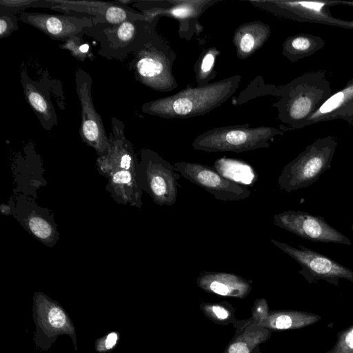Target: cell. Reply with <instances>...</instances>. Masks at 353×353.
<instances>
[{
  "mask_svg": "<svg viewBox=\"0 0 353 353\" xmlns=\"http://www.w3.org/2000/svg\"><path fill=\"white\" fill-rule=\"evenodd\" d=\"M59 47L68 50L74 57L81 61L93 56L90 52L88 44L83 43L77 35L72 37L61 44Z\"/></svg>",
  "mask_w": 353,
  "mask_h": 353,
  "instance_id": "cell-28",
  "label": "cell"
},
{
  "mask_svg": "<svg viewBox=\"0 0 353 353\" xmlns=\"http://www.w3.org/2000/svg\"><path fill=\"white\" fill-rule=\"evenodd\" d=\"M241 77L232 76L204 85L186 88L165 97L145 103L143 112L165 119L205 114L226 101L238 88Z\"/></svg>",
  "mask_w": 353,
  "mask_h": 353,
  "instance_id": "cell-1",
  "label": "cell"
},
{
  "mask_svg": "<svg viewBox=\"0 0 353 353\" xmlns=\"http://www.w3.org/2000/svg\"><path fill=\"white\" fill-rule=\"evenodd\" d=\"M132 55L128 68L137 81L161 92H169L176 87L172 73L173 61L155 32Z\"/></svg>",
  "mask_w": 353,
  "mask_h": 353,
  "instance_id": "cell-6",
  "label": "cell"
},
{
  "mask_svg": "<svg viewBox=\"0 0 353 353\" xmlns=\"http://www.w3.org/2000/svg\"><path fill=\"white\" fill-rule=\"evenodd\" d=\"M124 127L119 119H111L109 148L105 155L98 157L96 162L97 170L104 176L117 170H129L138 174L139 161L132 144L125 137Z\"/></svg>",
  "mask_w": 353,
  "mask_h": 353,
  "instance_id": "cell-14",
  "label": "cell"
},
{
  "mask_svg": "<svg viewBox=\"0 0 353 353\" xmlns=\"http://www.w3.org/2000/svg\"><path fill=\"white\" fill-rule=\"evenodd\" d=\"M342 119L353 125V78L332 94L305 121L304 127L316 123Z\"/></svg>",
  "mask_w": 353,
  "mask_h": 353,
  "instance_id": "cell-18",
  "label": "cell"
},
{
  "mask_svg": "<svg viewBox=\"0 0 353 353\" xmlns=\"http://www.w3.org/2000/svg\"><path fill=\"white\" fill-rule=\"evenodd\" d=\"M36 207L28 208V212L19 214L17 217L21 225L34 235L38 240L48 246H52L58 238L59 234L53 220L42 209Z\"/></svg>",
  "mask_w": 353,
  "mask_h": 353,
  "instance_id": "cell-22",
  "label": "cell"
},
{
  "mask_svg": "<svg viewBox=\"0 0 353 353\" xmlns=\"http://www.w3.org/2000/svg\"><path fill=\"white\" fill-rule=\"evenodd\" d=\"M326 353H353V325L337 334L334 346Z\"/></svg>",
  "mask_w": 353,
  "mask_h": 353,
  "instance_id": "cell-29",
  "label": "cell"
},
{
  "mask_svg": "<svg viewBox=\"0 0 353 353\" xmlns=\"http://www.w3.org/2000/svg\"><path fill=\"white\" fill-rule=\"evenodd\" d=\"M283 131L269 126L250 127L249 124L212 128L192 142L194 150L208 152H232L240 153L265 148L270 141Z\"/></svg>",
  "mask_w": 353,
  "mask_h": 353,
  "instance_id": "cell-4",
  "label": "cell"
},
{
  "mask_svg": "<svg viewBox=\"0 0 353 353\" xmlns=\"http://www.w3.org/2000/svg\"><path fill=\"white\" fill-rule=\"evenodd\" d=\"M19 19L52 39L63 42L94 24L90 17L69 14H52L25 11L20 14Z\"/></svg>",
  "mask_w": 353,
  "mask_h": 353,
  "instance_id": "cell-15",
  "label": "cell"
},
{
  "mask_svg": "<svg viewBox=\"0 0 353 353\" xmlns=\"http://www.w3.org/2000/svg\"><path fill=\"white\" fill-rule=\"evenodd\" d=\"M18 29L17 16L0 8V37L1 39L6 38Z\"/></svg>",
  "mask_w": 353,
  "mask_h": 353,
  "instance_id": "cell-30",
  "label": "cell"
},
{
  "mask_svg": "<svg viewBox=\"0 0 353 353\" xmlns=\"http://www.w3.org/2000/svg\"><path fill=\"white\" fill-rule=\"evenodd\" d=\"M270 312L268 301L264 298H259L254 301L251 310V319L260 325L265 322Z\"/></svg>",
  "mask_w": 353,
  "mask_h": 353,
  "instance_id": "cell-31",
  "label": "cell"
},
{
  "mask_svg": "<svg viewBox=\"0 0 353 353\" xmlns=\"http://www.w3.org/2000/svg\"><path fill=\"white\" fill-rule=\"evenodd\" d=\"M338 1H253L257 6L270 12L299 22L319 23L353 29V21H347L331 15V7Z\"/></svg>",
  "mask_w": 353,
  "mask_h": 353,
  "instance_id": "cell-13",
  "label": "cell"
},
{
  "mask_svg": "<svg viewBox=\"0 0 353 353\" xmlns=\"http://www.w3.org/2000/svg\"><path fill=\"white\" fill-rule=\"evenodd\" d=\"M351 229L353 231V224L351 225Z\"/></svg>",
  "mask_w": 353,
  "mask_h": 353,
  "instance_id": "cell-36",
  "label": "cell"
},
{
  "mask_svg": "<svg viewBox=\"0 0 353 353\" xmlns=\"http://www.w3.org/2000/svg\"><path fill=\"white\" fill-rule=\"evenodd\" d=\"M173 165L180 175L203 188L217 200L234 201L250 196L251 192L246 186L232 181L211 166L184 161L176 162Z\"/></svg>",
  "mask_w": 353,
  "mask_h": 353,
  "instance_id": "cell-12",
  "label": "cell"
},
{
  "mask_svg": "<svg viewBox=\"0 0 353 353\" xmlns=\"http://www.w3.org/2000/svg\"><path fill=\"white\" fill-rule=\"evenodd\" d=\"M332 94L326 72L308 71L281 88V98L274 105L281 122L299 129Z\"/></svg>",
  "mask_w": 353,
  "mask_h": 353,
  "instance_id": "cell-2",
  "label": "cell"
},
{
  "mask_svg": "<svg viewBox=\"0 0 353 353\" xmlns=\"http://www.w3.org/2000/svg\"><path fill=\"white\" fill-rule=\"evenodd\" d=\"M108 179L106 190L118 203L141 208L143 190L138 174L129 170L114 171L105 176Z\"/></svg>",
  "mask_w": 353,
  "mask_h": 353,
  "instance_id": "cell-19",
  "label": "cell"
},
{
  "mask_svg": "<svg viewBox=\"0 0 353 353\" xmlns=\"http://www.w3.org/2000/svg\"><path fill=\"white\" fill-rule=\"evenodd\" d=\"M215 2L212 1H172L174 6L168 8L152 6L143 8L139 10L150 21H154L156 17L161 14L172 16L181 21H187L196 18L208 8V6Z\"/></svg>",
  "mask_w": 353,
  "mask_h": 353,
  "instance_id": "cell-25",
  "label": "cell"
},
{
  "mask_svg": "<svg viewBox=\"0 0 353 353\" xmlns=\"http://www.w3.org/2000/svg\"><path fill=\"white\" fill-rule=\"evenodd\" d=\"M275 225L314 242L352 245L345 235L331 226L323 216L303 211L287 210L273 215Z\"/></svg>",
  "mask_w": 353,
  "mask_h": 353,
  "instance_id": "cell-11",
  "label": "cell"
},
{
  "mask_svg": "<svg viewBox=\"0 0 353 353\" xmlns=\"http://www.w3.org/2000/svg\"><path fill=\"white\" fill-rule=\"evenodd\" d=\"M250 353H261L259 345L256 346Z\"/></svg>",
  "mask_w": 353,
  "mask_h": 353,
  "instance_id": "cell-35",
  "label": "cell"
},
{
  "mask_svg": "<svg viewBox=\"0 0 353 353\" xmlns=\"http://www.w3.org/2000/svg\"><path fill=\"white\" fill-rule=\"evenodd\" d=\"M199 307L204 316L216 325H228L237 320L235 307L226 301L216 303L201 301Z\"/></svg>",
  "mask_w": 353,
  "mask_h": 353,
  "instance_id": "cell-26",
  "label": "cell"
},
{
  "mask_svg": "<svg viewBox=\"0 0 353 353\" xmlns=\"http://www.w3.org/2000/svg\"><path fill=\"white\" fill-rule=\"evenodd\" d=\"M232 325L234 334L223 353H250L256 346L266 342L272 332L256 324L251 318L237 319Z\"/></svg>",
  "mask_w": 353,
  "mask_h": 353,
  "instance_id": "cell-20",
  "label": "cell"
},
{
  "mask_svg": "<svg viewBox=\"0 0 353 353\" xmlns=\"http://www.w3.org/2000/svg\"><path fill=\"white\" fill-rule=\"evenodd\" d=\"M218 54V50L211 48L208 50L202 57L196 68V80L200 86L207 84V78L212 73Z\"/></svg>",
  "mask_w": 353,
  "mask_h": 353,
  "instance_id": "cell-27",
  "label": "cell"
},
{
  "mask_svg": "<svg viewBox=\"0 0 353 353\" xmlns=\"http://www.w3.org/2000/svg\"><path fill=\"white\" fill-rule=\"evenodd\" d=\"M196 284L203 291L223 296L244 299L252 290V281L236 274L203 271Z\"/></svg>",
  "mask_w": 353,
  "mask_h": 353,
  "instance_id": "cell-17",
  "label": "cell"
},
{
  "mask_svg": "<svg viewBox=\"0 0 353 353\" xmlns=\"http://www.w3.org/2000/svg\"><path fill=\"white\" fill-rule=\"evenodd\" d=\"M20 79L26 100L37 115L43 128L49 131L57 124L55 108L50 97V91L43 83L32 80L23 62Z\"/></svg>",
  "mask_w": 353,
  "mask_h": 353,
  "instance_id": "cell-16",
  "label": "cell"
},
{
  "mask_svg": "<svg viewBox=\"0 0 353 353\" xmlns=\"http://www.w3.org/2000/svg\"><path fill=\"white\" fill-rule=\"evenodd\" d=\"M337 145V138L327 135L306 146L281 170L278 178L280 190L291 192L312 185L330 168Z\"/></svg>",
  "mask_w": 353,
  "mask_h": 353,
  "instance_id": "cell-3",
  "label": "cell"
},
{
  "mask_svg": "<svg viewBox=\"0 0 353 353\" xmlns=\"http://www.w3.org/2000/svg\"><path fill=\"white\" fill-rule=\"evenodd\" d=\"M33 301V318L36 325L34 339L37 346L46 350L57 336L68 334L73 340L77 350L74 327L61 305L41 292H35Z\"/></svg>",
  "mask_w": 353,
  "mask_h": 353,
  "instance_id": "cell-9",
  "label": "cell"
},
{
  "mask_svg": "<svg viewBox=\"0 0 353 353\" xmlns=\"http://www.w3.org/2000/svg\"><path fill=\"white\" fill-rule=\"evenodd\" d=\"M140 157L138 179L142 190L160 206L173 205L180 187V174L173 165L150 149H142Z\"/></svg>",
  "mask_w": 353,
  "mask_h": 353,
  "instance_id": "cell-7",
  "label": "cell"
},
{
  "mask_svg": "<svg viewBox=\"0 0 353 353\" xmlns=\"http://www.w3.org/2000/svg\"><path fill=\"white\" fill-rule=\"evenodd\" d=\"M38 0H1L0 8L12 14H20L30 7H34Z\"/></svg>",
  "mask_w": 353,
  "mask_h": 353,
  "instance_id": "cell-32",
  "label": "cell"
},
{
  "mask_svg": "<svg viewBox=\"0 0 353 353\" xmlns=\"http://www.w3.org/2000/svg\"><path fill=\"white\" fill-rule=\"evenodd\" d=\"M271 242L300 265L299 273L309 283L324 280L337 286L341 279L353 283V271L327 256L303 245L294 247L275 239Z\"/></svg>",
  "mask_w": 353,
  "mask_h": 353,
  "instance_id": "cell-8",
  "label": "cell"
},
{
  "mask_svg": "<svg viewBox=\"0 0 353 353\" xmlns=\"http://www.w3.org/2000/svg\"><path fill=\"white\" fill-rule=\"evenodd\" d=\"M11 211L10 210V207L9 205H1V213L3 214H10V212L8 211Z\"/></svg>",
  "mask_w": 353,
  "mask_h": 353,
  "instance_id": "cell-34",
  "label": "cell"
},
{
  "mask_svg": "<svg viewBox=\"0 0 353 353\" xmlns=\"http://www.w3.org/2000/svg\"><path fill=\"white\" fill-rule=\"evenodd\" d=\"M154 20H130L117 25L94 24L80 34L99 42V55L123 61L148 40L154 32Z\"/></svg>",
  "mask_w": 353,
  "mask_h": 353,
  "instance_id": "cell-5",
  "label": "cell"
},
{
  "mask_svg": "<svg viewBox=\"0 0 353 353\" xmlns=\"http://www.w3.org/2000/svg\"><path fill=\"white\" fill-rule=\"evenodd\" d=\"M325 44L319 36L308 33L297 34L288 37L283 43L282 54L292 62L313 55Z\"/></svg>",
  "mask_w": 353,
  "mask_h": 353,
  "instance_id": "cell-24",
  "label": "cell"
},
{
  "mask_svg": "<svg viewBox=\"0 0 353 353\" xmlns=\"http://www.w3.org/2000/svg\"><path fill=\"white\" fill-rule=\"evenodd\" d=\"M76 90L80 101L81 121L79 134L83 143L92 147L99 157L105 155L110 146L101 115L94 108L91 88L92 79L85 70L78 68L75 72Z\"/></svg>",
  "mask_w": 353,
  "mask_h": 353,
  "instance_id": "cell-10",
  "label": "cell"
},
{
  "mask_svg": "<svg viewBox=\"0 0 353 353\" xmlns=\"http://www.w3.org/2000/svg\"><path fill=\"white\" fill-rule=\"evenodd\" d=\"M117 332H112L96 341L95 348L99 352H104L113 349L119 341Z\"/></svg>",
  "mask_w": 353,
  "mask_h": 353,
  "instance_id": "cell-33",
  "label": "cell"
},
{
  "mask_svg": "<svg viewBox=\"0 0 353 353\" xmlns=\"http://www.w3.org/2000/svg\"><path fill=\"white\" fill-rule=\"evenodd\" d=\"M321 319L316 314L298 310H270L268 319L260 326L272 332L299 329Z\"/></svg>",
  "mask_w": 353,
  "mask_h": 353,
  "instance_id": "cell-23",
  "label": "cell"
},
{
  "mask_svg": "<svg viewBox=\"0 0 353 353\" xmlns=\"http://www.w3.org/2000/svg\"><path fill=\"white\" fill-rule=\"evenodd\" d=\"M270 28L261 21H253L239 26L233 37L237 57L244 59L253 54L268 39Z\"/></svg>",
  "mask_w": 353,
  "mask_h": 353,
  "instance_id": "cell-21",
  "label": "cell"
}]
</instances>
